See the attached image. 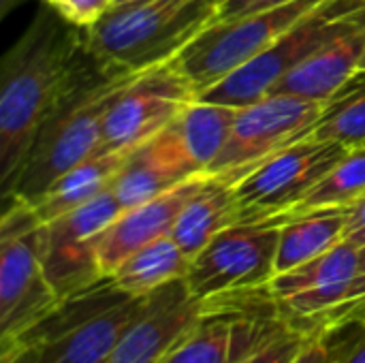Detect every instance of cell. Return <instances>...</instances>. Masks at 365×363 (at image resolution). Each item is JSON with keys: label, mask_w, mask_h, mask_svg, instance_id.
Listing matches in <instances>:
<instances>
[{"label": "cell", "mask_w": 365, "mask_h": 363, "mask_svg": "<svg viewBox=\"0 0 365 363\" xmlns=\"http://www.w3.org/2000/svg\"><path fill=\"white\" fill-rule=\"evenodd\" d=\"M83 30L47 2L0 62V186L9 197L38 128L90 60Z\"/></svg>", "instance_id": "cell-1"}, {"label": "cell", "mask_w": 365, "mask_h": 363, "mask_svg": "<svg viewBox=\"0 0 365 363\" xmlns=\"http://www.w3.org/2000/svg\"><path fill=\"white\" fill-rule=\"evenodd\" d=\"M141 71H122L90 56L68 94L38 128L6 199L34 203L60 175L98 152L105 116Z\"/></svg>", "instance_id": "cell-2"}, {"label": "cell", "mask_w": 365, "mask_h": 363, "mask_svg": "<svg viewBox=\"0 0 365 363\" xmlns=\"http://www.w3.org/2000/svg\"><path fill=\"white\" fill-rule=\"evenodd\" d=\"M220 0H128L83 30L88 51L122 71H148L175 60L220 19Z\"/></svg>", "instance_id": "cell-3"}, {"label": "cell", "mask_w": 365, "mask_h": 363, "mask_svg": "<svg viewBox=\"0 0 365 363\" xmlns=\"http://www.w3.org/2000/svg\"><path fill=\"white\" fill-rule=\"evenodd\" d=\"M295 329L269 285L203 300L201 319L158 363H242Z\"/></svg>", "instance_id": "cell-4"}, {"label": "cell", "mask_w": 365, "mask_h": 363, "mask_svg": "<svg viewBox=\"0 0 365 363\" xmlns=\"http://www.w3.org/2000/svg\"><path fill=\"white\" fill-rule=\"evenodd\" d=\"M141 304L143 297L126 295L105 276L62 300L17 347H34L36 363H107L118 336Z\"/></svg>", "instance_id": "cell-5"}, {"label": "cell", "mask_w": 365, "mask_h": 363, "mask_svg": "<svg viewBox=\"0 0 365 363\" xmlns=\"http://www.w3.org/2000/svg\"><path fill=\"white\" fill-rule=\"evenodd\" d=\"M9 201L0 220V351L17 347L60 304L41 263V218L32 203Z\"/></svg>", "instance_id": "cell-6"}, {"label": "cell", "mask_w": 365, "mask_h": 363, "mask_svg": "<svg viewBox=\"0 0 365 363\" xmlns=\"http://www.w3.org/2000/svg\"><path fill=\"white\" fill-rule=\"evenodd\" d=\"M365 26V0H327L284 32L269 49L218 81L199 98L231 107L267 96L274 86L325 43Z\"/></svg>", "instance_id": "cell-7"}, {"label": "cell", "mask_w": 365, "mask_h": 363, "mask_svg": "<svg viewBox=\"0 0 365 363\" xmlns=\"http://www.w3.org/2000/svg\"><path fill=\"white\" fill-rule=\"evenodd\" d=\"M327 0H293L274 9L218 19L205 28L178 58L199 96L218 81L269 49L284 32Z\"/></svg>", "instance_id": "cell-8"}, {"label": "cell", "mask_w": 365, "mask_h": 363, "mask_svg": "<svg viewBox=\"0 0 365 363\" xmlns=\"http://www.w3.org/2000/svg\"><path fill=\"white\" fill-rule=\"evenodd\" d=\"M323 113L325 103L276 92L240 107L231 133L207 173L235 186L267 158L312 135Z\"/></svg>", "instance_id": "cell-9"}, {"label": "cell", "mask_w": 365, "mask_h": 363, "mask_svg": "<svg viewBox=\"0 0 365 363\" xmlns=\"http://www.w3.org/2000/svg\"><path fill=\"white\" fill-rule=\"evenodd\" d=\"M351 148L338 139L308 135L267 158L235 184L237 199L246 210V223L287 218Z\"/></svg>", "instance_id": "cell-10"}, {"label": "cell", "mask_w": 365, "mask_h": 363, "mask_svg": "<svg viewBox=\"0 0 365 363\" xmlns=\"http://www.w3.org/2000/svg\"><path fill=\"white\" fill-rule=\"evenodd\" d=\"M284 218L248 220L218 233L192 261L186 285L197 300L265 287L276 276Z\"/></svg>", "instance_id": "cell-11"}, {"label": "cell", "mask_w": 365, "mask_h": 363, "mask_svg": "<svg viewBox=\"0 0 365 363\" xmlns=\"http://www.w3.org/2000/svg\"><path fill=\"white\" fill-rule=\"evenodd\" d=\"M122 212L109 188L90 203L41 225V263L60 302L105 278L96 250L98 235Z\"/></svg>", "instance_id": "cell-12"}, {"label": "cell", "mask_w": 365, "mask_h": 363, "mask_svg": "<svg viewBox=\"0 0 365 363\" xmlns=\"http://www.w3.org/2000/svg\"><path fill=\"white\" fill-rule=\"evenodd\" d=\"M199 98L175 60L141 71L105 116L98 152H133Z\"/></svg>", "instance_id": "cell-13"}, {"label": "cell", "mask_w": 365, "mask_h": 363, "mask_svg": "<svg viewBox=\"0 0 365 363\" xmlns=\"http://www.w3.org/2000/svg\"><path fill=\"white\" fill-rule=\"evenodd\" d=\"M359 276V246L344 240L325 255L276 274L269 291L284 319L302 332H319L321 323L349 302Z\"/></svg>", "instance_id": "cell-14"}, {"label": "cell", "mask_w": 365, "mask_h": 363, "mask_svg": "<svg viewBox=\"0 0 365 363\" xmlns=\"http://www.w3.org/2000/svg\"><path fill=\"white\" fill-rule=\"evenodd\" d=\"M201 312L203 302L190 293L186 278L145 295L139 312L118 336L107 363H158L195 327Z\"/></svg>", "instance_id": "cell-15"}, {"label": "cell", "mask_w": 365, "mask_h": 363, "mask_svg": "<svg viewBox=\"0 0 365 363\" xmlns=\"http://www.w3.org/2000/svg\"><path fill=\"white\" fill-rule=\"evenodd\" d=\"M237 109L240 107L197 98L148 143L182 175L192 178L207 173L231 133Z\"/></svg>", "instance_id": "cell-16"}, {"label": "cell", "mask_w": 365, "mask_h": 363, "mask_svg": "<svg viewBox=\"0 0 365 363\" xmlns=\"http://www.w3.org/2000/svg\"><path fill=\"white\" fill-rule=\"evenodd\" d=\"M210 180V173H199L171 190L137 205L124 210L101 235H98V263L105 276H111L115 267L135 250L145 244L169 235L184 205L192 199V195Z\"/></svg>", "instance_id": "cell-17"}, {"label": "cell", "mask_w": 365, "mask_h": 363, "mask_svg": "<svg viewBox=\"0 0 365 363\" xmlns=\"http://www.w3.org/2000/svg\"><path fill=\"white\" fill-rule=\"evenodd\" d=\"M364 56L365 26H361L325 43L321 49L291 68L272 92L293 94L327 105L355 77V73L361 71Z\"/></svg>", "instance_id": "cell-18"}, {"label": "cell", "mask_w": 365, "mask_h": 363, "mask_svg": "<svg viewBox=\"0 0 365 363\" xmlns=\"http://www.w3.org/2000/svg\"><path fill=\"white\" fill-rule=\"evenodd\" d=\"M246 223L235 186L210 175V180L192 195L173 225V240L190 257V261L225 229Z\"/></svg>", "instance_id": "cell-19"}, {"label": "cell", "mask_w": 365, "mask_h": 363, "mask_svg": "<svg viewBox=\"0 0 365 363\" xmlns=\"http://www.w3.org/2000/svg\"><path fill=\"white\" fill-rule=\"evenodd\" d=\"M353 208H321L284 218L280 227L276 274L299 267L346 240Z\"/></svg>", "instance_id": "cell-20"}, {"label": "cell", "mask_w": 365, "mask_h": 363, "mask_svg": "<svg viewBox=\"0 0 365 363\" xmlns=\"http://www.w3.org/2000/svg\"><path fill=\"white\" fill-rule=\"evenodd\" d=\"M130 152H94L60 175L34 203L41 223L56 220L111 188Z\"/></svg>", "instance_id": "cell-21"}, {"label": "cell", "mask_w": 365, "mask_h": 363, "mask_svg": "<svg viewBox=\"0 0 365 363\" xmlns=\"http://www.w3.org/2000/svg\"><path fill=\"white\" fill-rule=\"evenodd\" d=\"M188 270L190 257L169 233L128 255L109 278L126 295L145 297L175 280L186 278Z\"/></svg>", "instance_id": "cell-22"}, {"label": "cell", "mask_w": 365, "mask_h": 363, "mask_svg": "<svg viewBox=\"0 0 365 363\" xmlns=\"http://www.w3.org/2000/svg\"><path fill=\"white\" fill-rule=\"evenodd\" d=\"M184 180L188 178H184L167 163H163L145 141L130 152L120 173L115 175L111 190L120 201V205L124 210H130L171 190Z\"/></svg>", "instance_id": "cell-23"}, {"label": "cell", "mask_w": 365, "mask_h": 363, "mask_svg": "<svg viewBox=\"0 0 365 363\" xmlns=\"http://www.w3.org/2000/svg\"><path fill=\"white\" fill-rule=\"evenodd\" d=\"M361 199H365V143L353 145L291 214L321 208H353Z\"/></svg>", "instance_id": "cell-24"}, {"label": "cell", "mask_w": 365, "mask_h": 363, "mask_svg": "<svg viewBox=\"0 0 365 363\" xmlns=\"http://www.w3.org/2000/svg\"><path fill=\"white\" fill-rule=\"evenodd\" d=\"M314 137L338 139L349 145L365 143V71L355 77L325 105V113Z\"/></svg>", "instance_id": "cell-25"}, {"label": "cell", "mask_w": 365, "mask_h": 363, "mask_svg": "<svg viewBox=\"0 0 365 363\" xmlns=\"http://www.w3.org/2000/svg\"><path fill=\"white\" fill-rule=\"evenodd\" d=\"M329 344L331 363H365V319L319 329Z\"/></svg>", "instance_id": "cell-26"}, {"label": "cell", "mask_w": 365, "mask_h": 363, "mask_svg": "<svg viewBox=\"0 0 365 363\" xmlns=\"http://www.w3.org/2000/svg\"><path fill=\"white\" fill-rule=\"evenodd\" d=\"M56 13H60L73 26L86 30L96 24L115 0H45Z\"/></svg>", "instance_id": "cell-27"}, {"label": "cell", "mask_w": 365, "mask_h": 363, "mask_svg": "<svg viewBox=\"0 0 365 363\" xmlns=\"http://www.w3.org/2000/svg\"><path fill=\"white\" fill-rule=\"evenodd\" d=\"M365 319V244L359 248V276L355 280L353 293L349 297L346 304H342L338 310H334L319 329L331 327V325H340V323H349V321H364Z\"/></svg>", "instance_id": "cell-28"}, {"label": "cell", "mask_w": 365, "mask_h": 363, "mask_svg": "<svg viewBox=\"0 0 365 363\" xmlns=\"http://www.w3.org/2000/svg\"><path fill=\"white\" fill-rule=\"evenodd\" d=\"M312 336H314V332L310 334V332H302V329H291L287 336H282L269 349H265L263 353L242 363H291L299 355V351L308 344V340Z\"/></svg>", "instance_id": "cell-29"}, {"label": "cell", "mask_w": 365, "mask_h": 363, "mask_svg": "<svg viewBox=\"0 0 365 363\" xmlns=\"http://www.w3.org/2000/svg\"><path fill=\"white\" fill-rule=\"evenodd\" d=\"M287 2H293V0H220L218 15H220V19H231V17L274 9V6H280Z\"/></svg>", "instance_id": "cell-30"}, {"label": "cell", "mask_w": 365, "mask_h": 363, "mask_svg": "<svg viewBox=\"0 0 365 363\" xmlns=\"http://www.w3.org/2000/svg\"><path fill=\"white\" fill-rule=\"evenodd\" d=\"M291 363H331V351L325 342L321 332H314V336L308 340V344L299 351V355Z\"/></svg>", "instance_id": "cell-31"}, {"label": "cell", "mask_w": 365, "mask_h": 363, "mask_svg": "<svg viewBox=\"0 0 365 363\" xmlns=\"http://www.w3.org/2000/svg\"><path fill=\"white\" fill-rule=\"evenodd\" d=\"M346 240L353 242L359 248L365 244V199H361L357 205H353L351 223H349V229H346Z\"/></svg>", "instance_id": "cell-32"}, {"label": "cell", "mask_w": 365, "mask_h": 363, "mask_svg": "<svg viewBox=\"0 0 365 363\" xmlns=\"http://www.w3.org/2000/svg\"><path fill=\"white\" fill-rule=\"evenodd\" d=\"M38 355L34 347H13L9 351H0V363H36Z\"/></svg>", "instance_id": "cell-33"}, {"label": "cell", "mask_w": 365, "mask_h": 363, "mask_svg": "<svg viewBox=\"0 0 365 363\" xmlns=\"http://www.w3.org/2000/svg\"><path fill=\"white\" fill-rule=\"evenodd\" d=\"M24 2H28V0H0V19H4L11 11H15Z\"/></svg>", "instance_id": "cell-34"}, {"label": "cell", "mask_w": 365, "mask_h": 363, "mask_svg": "<svg viewBox=\"0 0 365 363\" xmlns=\"http://www.w3.org/2000/svg\"><path fill=\"white\" fill-rule=\"evenodd\" d=\"M120 2H128V0H115L113 4H120Z\"/></svg>", "instance_id": "cell-35"}, {"label": "cell", "mask_w": 365, "mask_h": 363, "mask_svg": "<svg viewBox=\"0 0 365 363\" xmlns=\"http://www.w3.org/2000/svg\"><path fill=\"white\" fill-rule=\"evenodd\" d=\"M361 71H365V56H364V62H361Z\"/></svg>", "instance_id": "cell-36"}]
</instances>
